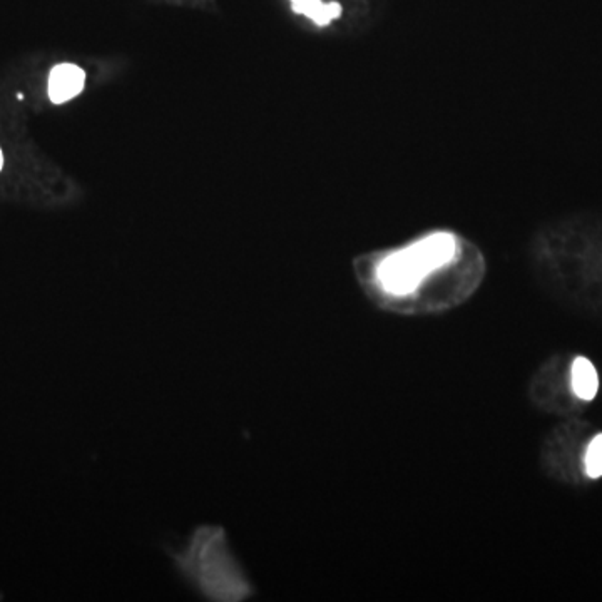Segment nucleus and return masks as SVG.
Wrapping results in <instances>:
<instances>
[{"mask_svg": "<svg viewBox=\"0 0 602 602\" xmlns=\"http://www.w3.org/2000/svg\"><path fill=\"white\" fill-rule=\"evenodd\" d=\"M476 266H482V262L474 246L465 243L457 232L437 230L370 258L369 278L371 288L389 300H410L432 281Z\"/></svg>", "mask_w": 602, "mask_h": 602, "instance_id": "nucleus-1", "label": "nucleus"}, {"mask_svg": "<svg viewBox=\"0 0 602 602\" xmlns=\"http://www.w3.org/2000/svg\"><path fill=\"white\" fill-rule=\"evenodd\" d=\"M173 556L184 577L212 601H240L250 594L222 528L202 526L192 534L190 544Z\"/></svg>", "mask_w": 602, "mask_h": 602, "instance_id": "nucleus-2", "label": "nucleus"}, {"mask_svg": "<svg viewBox=\"0 0 602 602\" xmlns=\"http://www.w3.org/2000/svg\"><path fill=\"white\" fill-rule=\"evenodd\" d=\"M85 84V73L75 64H59L49 75V97L54 104H63L81 94Z\"/></svg>", "mask_w": 602, "mask_h": 602, "instance_id": "nucleus-3", "label": "nucleus"}, {"mask_svg": "<svg viewBox=\"0 0 602 602\" xmlns=\"http://www.w3.org/2000/svg\"><path fill=\"white\" fill-rule=\"evenodd\" d=\"M290 4L295 14L303 15L317 27H328L333 22L340 21L345 14L339 2L327 4L323 0H290Z\"/></svg>", "mask_w": 602, "mask_h": 602, "instance_id": "nucleus-4", "label": "nucleus"}, {"mask_svg": "<svg viewBox=\"0 0 602 602\" xmlns=\"http://www.w3.org/2000/svg\"><path fill=\"white\" fill-rule=\"evenodd\" d=\"M572 390L582 400H592L599 390L597 371L591 361L584 357H577L572 363Z\"/></svg>", "mask_w": 602, "mask_h": 602, "instance_id": "nucleus-5", "label": "nucleus"}, {"mask_svg": "<svg viewBox=\"0 0 602 602\" xmlns=\"http://www.w3.org/2000/svg\"><path fill=\"white\" fill-rule=\"evenodd\" d=\"M586 472L592 479L602 476V433L592 439L586 452Z\"/></svg>", "mask_w": 602, "mask_h": 602, "instance_id": "nucleus-6", "label": "nucleus"}, {"mask_svg": "<svg viewBox=\"0 0 602 602\" xmlns=\"http://www.w3.org/2000/svg\"><path fill=\"white\" fill-rule=\"evenodd\" d=\"M2 166H4V156H2V151H0V170H2Z\"/></svg>", "mask_w": 602, "mask_h": 602, "instance_id": "nucleus-7", "label": "nucleus"}]
</instances>
